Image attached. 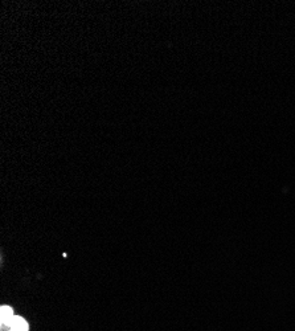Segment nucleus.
I'll list each match as a JSON object with an SVG mask.
<instances>
[{"instance_id":"f257e3e1","label":"nucleus","mask_w":295,"mask_h":331,"mask_svg":"<svg viewBox=\"0 0 295 331\" xmlns=\"http://www.w3.org/2000/svg\"><path fill=\"white\" fill-rule=\"evenodd\" d=\"M12 320H13L12 309L8 308V306H1V309H0V321H1L3 330H5V326L9 330V325H11Z\"/></svg>"},{"instance_id":"f03ea898","label":"nucleus","mask_w":295,"mask_h":331,"mask_svg":"<svg viewBox=\"0 0 295 331\" xmlns=\"http://www.w3.org/2000/svg\"><path fill=\"white\" fill-rule=\"evenodd\" d=\"M9 331H28L27 321L21 317H13V320L9 325Z\"/></svg>"}]
</instances>
